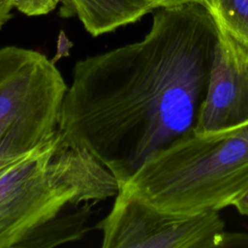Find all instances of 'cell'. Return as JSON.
Here are the masks:
<instances>
[{
    "instance_id": "cell-11",
    "label": "cell",
    "mask_w": 248,
    "mask_h": 248,
    "mask_svg": "<svg viewBox=\"0 0 248 248\" xmlns=\"http://www.w3.org/2000/svg\"><path fill=\"white\" fill-rule=\"evenodd\" d=\"M232 205H233L240 214L248 216V189L238 196Z\"/></svg>"
},
{
    "instance_id": "cell-2",
    "label": "cell",
    "mask_w": 248,
    "mask_h": 248,
    "mask_svg": "<svg viewBox=\"0 0 248 248\" xmlns=\"http://www.w3.org/2000/svg\"><path fill=\"white\" fill-rule=\"evenodd\" d=\"M119 191L115 177L89 151L56 136L0 170V248H32L42 230L81 202Z\"/></svg>"
},
{
    "instance_id": "cell-3",
    "label": "cell",
    "mask_w": 248,
    "mask_h": 248,
    "mask_svg": "<svg viewBox=\"0 0 248 248\" xmlns=\"http://www.w3.org/2000/svg\"><path fill=\"white\" fill-rule=\"evenodd\" d=\"M120 188L177 214L232 205L248 189V122L206 134L189 132L151 155Z\"/></svg>"
},
{
    "instance_id": "cell-13",
    "label": "cell",
    "mask_w": 248,
    "mask_h": 248,
    "mask_svg": "<svg viewBox=\"0 0 248 248\" xmlns=\"http://www.w3.org/2000/svg\"><path fill=\"white\" fill-rule=\"evenodd\" d=\"M151 4L154 6L155 10L163 7H169V6H173V5H178L181 3L189 2V1H194V0H149Z\"/></svg>"
},
{
    "instance_id": "cell-6",
    "label": "cell",
    "mask_w": 248,
    "mask_h": 248,
    "mask_svg": "<svg viewBox=\"0 0 248 248\" xmlns=\"http://www.w3.org/2000/svg\"><path fill=\"white\" fill-rule=\"evenodd\" d=\"M222 36V35H221ZM248 122V62H236L223 40L217 46L195 132H217Z\"/></svg>"
},
{
    "instance_id": "cell-10",
    "label": "cell",
    "mask_w": 248,
    "mask_h": 248,
    "mask_svg": "<svg viewBox=\"0 0 248 248\" xmlns=\"http://www.w3.org/2000/svg\"><path fill=\"white\" fill-rule=\"evenodd\" d=\"M17 0H0V29L11 19Z\"/></svg>"
},
{
    "instance_id": "cell-5",
    "label": "cell",
    "mask_w": 248,
    "mask_h": 248,
    "mask_svg": "<svg viewBox=\"0 0 248 248\" xmlns=\"http://www.w3.org/2000/svg\"><path fill=\"white\" fill-rule=\"evenodd\" d=\"M103 248H213L248 245V235L225 231L218 211L177 214L161 210L120 188L96 226Z\"/></svg>"
},
{
    "instance_id": "cell-9",
    "label": "cell",
    "mask_w": 248,
    "mask_h": 248,
    "mask_svg": "<svg viewBox=\"0 0 248 248\" xmlns=\"http://www.w3.org/2000/svg\"><path fill=\"white\" fill-rule=\"evenodd\" d=\"M60 0H17L16 9L28 16H44L52 12Z\"/></svg>"
},
{
    "instance_id": "cell-4",
    "label": "cell",
    "mask_w": 248,
    "mask_h": 248,
    "mask_svg": "<svg viewBox=\"0 0 248 248\" xmlns=\"http://www.w3.org/2000/svg\"><path fill=\"white\" fill-rule=\"evenodd\" d=\"M67 90L60 71L42 52L0 47V149L20 156L53 139Z\"/></svg>"
},
{
    "instance_id": "cell-8",
    "label": "cell",
    "mask_w": 248,
    "mask_h": 248,
    "mask_svg": "<svg viewBox=\"0 0 248 248\" xmlns=\"http://www.w3.org/2000/svg\"><path fill=\"white\" fill-rule=\"evenodd\" d=\"M219 26L222 40L236 62H248V0H202Z\"/></svg>"
},
{
    "instance_id": "cell-7",
    "label": "cell",
    "mask_w": 248,
    "mask_h": 248,
    "mask_svg": "<svg viewBox=\"0 0 248 248\" xmlns=\"http://www.w3.org/2000/svg\"><path fill=\"white\" fill-rule=\"evenodd\" d=\"M59 16H77L93 37L134 23L155 10L149 0H60Z\"/></svg>"
},
{
    "instance_id": "cell-12",
    "label": "cell",
    "mask_w": 248,
    "mask_h": 248,
    "mask_svg": "<svg viewBox=\"0 0 248 248\" xmlns=\"http://www.w3.org/2000/svg\"><path fill=\"white\" fill-rule=\"evenodd\" d=\"M31 152V151H30ZM28 154V153H27ZM26 154L24 155H20V156H13V155H10L9 153L5 152L4 150H1L0 149V170L4 168H6L7 166L13 164L14 162L17 161L18 159H20L21 157L25 156Z\"/></svg>"
},
{
    "instance_id": "cell-1",
    "label": "cell",
    "mask_w": 248,
    "mask_h": 248,
    "mask_svg": "<svg viewBox=\"0 0 248 248\" xmlns=\"http://www.w3.org/2000/svg\"><path fill=\"white\" fill-rule=\"evenodd\" d=\"M221 39L202 0L156 9L142 40L76 62L61 142L89 151L122 187L151 155L195 130Z\"/></svg>"
}]
</instances>
